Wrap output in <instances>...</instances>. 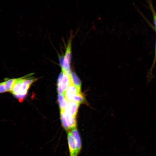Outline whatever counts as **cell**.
<instances>
[{
  "mask_svg": "<svg viewBox=\"0 0 156 156\" xmlns=\"http://www.w3.org/2000/svg\"><path fill=\"white\" fill-rule=\"evenodd\" d=\"M85 99L83 95L81 93L76 94L72 97L70 101H74L79 103L85 101Z\"/></svg>",
  "mask_w": 156,
  "mask_h": 156,
  "instance_id": "cell-11",
  "label": "cell"
},
{
  "mask_svg": "<svg viewBox=\"0 0 156 156\" xmlns=\"http://www.w3.org/2000/svg\"><path fill=\"white\" fill-rule=\"evenodd\" d=\"M149 9L151 10L153 16L154 28L156 32V11L154 9L153 4L151 1H148Z\"/></svg>",
  "mask_w": 156,
  "mask_h": 156,
  "instance_id": "cell-10",
  "label": "cell"
},
{
  "mask_svg": "<svg viewBox=\"0 0 156 156\" xmlns=\"http://www.w3.org/2000/svg\"><path fill=\"white\" fill-rule=\"evenodd\" d=\"M4 81L0 83V94L6 92Z\"/></svg>",
  "mask_w": 156,
  "mask_h": 156,
  "instance_id": "cell-13",
  "label": "cell"
},
{
  "mask_svg": "<svg viewBox=\"0 0 156 156\" xmlns=\"http://www.w3.org/2000/svg\"><path fill=\"white\" fill-rule=\"evenodd\" d=\"M156 63V38L155 44V51L154 59L151 66L147 73L146 77L147 80V83L150 81L152 79L154 78V76L153 75L152 72L155 66Z\"/></svg>",
  "mask_w": 156,
  "mask_h": 156,
  "instance_id": "cell-5",
  "label": "cell"
},
{
  "mask_svg": "<svg viewBox=\"0 0 156 156\" xmlns=\"http://www.w3.org/2000/svg\"><path fill=\"white\" fill-rule=\"evenodd\" d=\"M69 76L70 79L71 84L76 87L81 88V82L76 74L74 72H73L71 73Z\"/></svg>",
  "mask_w": 156,
  "mask_h": 156,
  "instance_id": "cell-7",
  "label": "cell"
},
{
  "mask_svg": "<svg viewBox=\"0 0 156 156\" xmlns=\"http://www.w3.org/2000/svg\"><path fill=\"white\" fill-rule=\"evenodd\" d=\"M67 140L70 156H77L75 140L70 131L67 132Z\"/></svg>",
  "mask_w": 156,
  "mask_h": 156,
  "instance_id": "cell-1",
  "label": "cell"
},
{
  "mask_svg": "<svg viewBox=\"0 0 156 156\" xmlns=\"http://www.w3.org/2000/svg\"><path fill=\"white\" fill-rule=\"evenodd\" d=\"M81 93V88H78L72 84L68 86L64 94L67 101H70L72 97L74 95Z\"/></svg>",
  "mask_w": 156,
  "mask_h": 156,
  "instance_id": "cell-2",
  "label": "cell"
},
{
  "mask_svg": "<svg viewBox=\"0 0 156 156\" xmlns=\"http://www.w3.org/2000/svg\"><path fill=\"white\" fill-rule=\"evenodd\" d=\"M64 73L62 71L60 73L58 77L57 81V85H61L62 81L63 79Z\"/></svg>",
  "mask_w": 156,
  "mask_h": 156,
  "instance_id": "cell-12",
  "label": "cell"
},
{
  "mask_svg": "<svg viewBox=\"0 0 156 156\" xmlns=\"http://www.w3.org/2000/svg\"><path fill=\"white\" fill-rule=\"evenodd\" d=\"M16 79L6 78L4 79L5 88L7 92H10L16 80Z\"/></svg>",
  "mask_w": 156,
  "mask_h": 156,
  "instance_id": "cell-9",
  "label": "cell"
},
{
  "mask_svg": "<svg viewBox=\"0 0 156 156\" xmlns=\"http://www.w3.org/2000/svg\"><path fill=\"white\" fill-rule=\"evenodd\" d=\"M80 103L74 101H67L65 109L70 115L76 117Z\"/></svg>",
  "mask_w": 156,
  "mask_h": 156,
  "instance_id": "cell-3",
  "label": "cell"
},
{
  "mask_svg": "<svg viewBox=\"0 0 156 156\" xmlns=\"http://www.w3.org/2000/svg\"><path fill=\"white\" fill-rule=\"evenodd\" d=\"M57 97L60 111H63L66 106L67 101L66 99L64 94H59Z\"/></svg>",
  "mask_w": 156,
  "mask_h": 156,
  "instance_id": "cell-6",
  "label": "cell"
},
{
  "mask_svg": "<svg viewBox=\"0 0 156 156\" xmlns=\"http://www.w3.org/2000/svg\"><path fill=\"white\" fill-rule=\"evenodd\" d=\"M71 84V83L69 76L64 73V76L61 83L62 87L64 92V93L66 90L68 86Z\"/></svg>",
  "mask_w": 156,
  "mask_h": 156,
  "instance_id": "cell-8",
  "label": "cell"
},
{
  "mask_svg": "<svg viewBox=\"0 0 156 156\" xmlns=\"http://www.w3.org/2000/svg\"><path fill=\"white\" fill-rule=\"evenodd\" d=\"M71 132L75 140L77 152L78 155L81 148V143L80 137L76 127L72 129Z\"/></svg>",
  "mask_w": 156,
  "mask_h": 156,
  "instance_id": "cell-4",
  "label": "cell"
}]
</instances>
